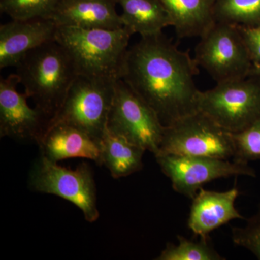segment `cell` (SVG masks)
<instances>
[{
  "mask_svg": "<svg viewBox=\"0 0 260 260\" xmlns=\"http://www.w3.org/2000/svg\"><path fill=\"white\" fill-rule=\"evenodd\" d=\"M107 128L155 155L158 153L165 126L155 111L127 84L119 79Z\"/></svg>",
  "mask_w": 260,
  "mask_h": 260,
  "instance_id": "obj_9",
  "label": "cell"
},
{
  "mask_svg": "<svg viewBox=\"0 0 260 260\" xmlns=\"http://www.w3.org/2000/svg\"><path fill=\"white\" fill-rule=\"evenodd\" d=\"M198 64L164 34L141 37L126 51L120 79L171 125L198 111Z\"/></svg>",
  "mask_w": 260,
  "mask_h": 260,
  "instance_id": "obj_1",
  "label": "cell"
},
{
  "mask_svg": "<svg viewBox=\"0 0 260 260\" xmlns=\"http://www.w3.org/2000/svg\"><path fill=\"white\" fill-rule=\"evenodd\" d=\"M117 80L77 77L49 126L68 124L102 140L107 129Z\"/></svg>",
  "mask_w": 260,
  "mask_h": 260,
  "instance_id": "obj_5",
  "label": "cell"
},
{
  "mask_svg": "<svg viewBox=\"0 0 260 260\" xmlns=\"http://www.w3.org/2000/svg\"><path fill=\"white\" fill-rule=\"evenodd\" d=\"M238 28L249 51L252 64H260V25L251 28Z\"/></svg>",
  "mask_w": 260,
  "mask_h": 260,
  "instance_id": "obj_24",
  "label": "cell"
},
{
  "mask_svg": "<svg viewBox=\"0 0 260 260\" xmlns=\"http://www.w3.org/2000/svg\"><path fill=\"white\" fill-rule=\"evenodd\" d=\"M15 68L25 93L51 120L78 77L66 51L51 41L29 51Z\"/></svg>",
  "mask_w": 260,
  "mask_h": 260,
  "instance_id": "obj_3",
  "label": "cell"
},
{
  "mask_svg": "<svg viewBox=\"0 0 260 260\" xmlns=\"http://www.w3.org/2000/svg\"><path fill=\"white\" fill-rule=\"evenodd\" d=\"M239 195L236 187L223 192L201 188L192 199L188 226L195 235L206 237L231 220L245 219L235 207Z\"/></svg>",
  "mask_w": 260,
  "mask_h": 260,
  "instance_id": "obj_15",
  "label": "cell"
},
{
  "mask_svg": "<svg viewBox=\"0 0 260 260\" xmlns=\"http://www.w3.org/2000/svg\"><path fill=\"white\" fill-rule=\"evenodd\" d=\"M159 153L233 160L232 133L219 126L204 113L197 111L165 126Z\"/></svg>",
  "mask_w": 260,
  "mask_h": 260,
  "instance_id": "obj_7",
  "label": "cell"
},
{
  "mask_svg": "<svg viewBox=\"0 0 260 260\" xmlns=\"http://www.w3.org/2000/svg\"><path fill=\"white\" fill-rule=\"evenodd\" d=\"M60 0H0V10L12 20L50 18Z\"/></svg>",
  "mask_w": 260,
  "mask_h": 260,
  "instance_id": "obj_21",
  "label": "cell"
},
{
  "mask_svg": "<svg viewBox=\"0 0 260 260\" xmlns=\"http://www.w3.org/2000/svg\"><path fill=\"white\" fill-rule=\"evenodd\" d=\"M213 18L216 23L241 28L260 25V0H215Z\"/></svg>",
  "mask_w": 260,
  "mask_h": 260,
  "instance_id": "obj_19",
  "label": "cell"
},
{
  "mask_svg": "<svg viewBox=\"0 0 260 260\" xmlns=\"http://www.w3.org/2000/svg\"><path fill=\"white\" fill-rule=\"evenodd\" d=\"M57 25L50 18L12 20L0 26V68L16 67L29 51L55 40Z\"/></svg>",
  "mask_w": 260,
  "mask_h": 260,
  "instance_id": "obj_12",
  "label": "cell"
},
{
  "mask_svg": "<svg viewBox=\"0 0 260 260\" xmlns=\"http://www.w3.org/2000/svg\"><path fill=\"white\" fill-rule=\"evenodd\" d=\"M162 172L177 192L193 199L203 186L220 178L244 175L255 177L247 164L210 157L159 153L155 155Z\"/></svg>",
  "mask_w": 260,
  "mask_h": 260,
  "instance_id": "obj_10",
  "label": "cell"
},
{
  "mask_svg": "<svg viewBox=\"0 0 260 260\" xmlns=\"http://www.w3.org/2000/svg\"><path fill=\"white\" fill-rule=\"evenodd\" d=\"M234 145L233 160L249 164L260 160V118L239 133H232Z\"/></svg>",
  "mask_w": 260,
  "mask_h": 260,
  "instance_id": "obj_22",
  "label": "cell"
},
{
  "mask_svg": "<svg viewBox=\"0 0 260 260\" xmlns=\"http://www.w3.org/2000/svg\"><path fill=\"white\" fill-rule=\"evenodd\" d=\"M200 38L195 61L217 83L249 76L252 61L238 27L215 22Z\"/></svg>",
  "mask_w": 260,
  "mask_h": 260,
  "instance_id": "obj_8",
  "label": "cell"
},
{
  "mask_svg": "<svg viewBox=\"0 0 260 260\" xmlns=\"http://www.w3.org/2000/svg\"><path fill=\"white\" fill-rule=\"evenodd\" d=\"M249 76L260 77V64L252 65L250 73H249Z\"/></svg>",
  "mask_w": 260,
  "mask_h": 260,
  "instance_id": "obj_25",
  "label": "cell"
},
{
  "mask_svg": "<svg viewBox=\"0 0 260 260\" xmlns=\"http://www.w3.org/2000/svg\"><path fill=\"white\" fill-rule=\"evenodd\" d=\"M18 84L15 73L0 80V136L38 144L51 119L40 109L28 105V95L18 91Z\"/></svg>",
  "mask_w": 260,
  "mask_h": 260,
  "instance_id": "obj_11",
  "label": "cell"
},
{
  "mask_svg": "<svg viewBox=\"0 0 260 260\" xmlns=\"http://www.w3.org/2000/svg\"><path fill=\"white\" fill-rule=\"evenodd\" d=\"M116 0H60L50 19L57 26L116 30L123 28Z\"/></svg>",
  "mask_w": 260,
  "mask_h": 260,
  "instance_id": "obj_14",
  "label": "cell"
},
{
  "mask_svg": "<svg viewBox=\"0 0 260 260\" xmlns=\"http://www.w3.org/2000/svg\"><path fill=\"white\" fill-rule=\"evenodd\" d=\"M172 21L177 37H200L215 23V0H160Z\"/></svg>",
  "mask_w": 260,
  "mask_h": 260,
  "instance_id": "obj_16",
  "label": "cell"
},
{
  "mask_svg": "<svg viewBox=\"0 0 260 260\" xmlns=\"http://www.w3.org/2000/svg\"><path fill=\"white\" fill-rule=\"evenodd\" d=\"M133 32L116 30L57 26L55 40L68 54L78 76L120 79L121 66Z\"/></svg>",
  "mask_w": 260,
  "mask_h": 260,
  "instance_id": "obj_2",
  "label": "cell"
},
{
  "mask_svg": "<svg viewBox=\"0 0 260 260\" xmlns=\"http://www.w3.org/2000/svg\"><path fill=\"white\" fill-rule=\"evenodd\" d=\"M260 77L217 83L199 91L197 107L231 133L245 129L260 118Z\"/></svg>",
  "mask_w": 260,
  "mask_h": 260,
  "instance_id": "obj_4",
  "label": "cell"
},
{
  "mask_svg": "<svg viewBox=\"0 0 260 260\" xmlns=\"http://www.w3.org/2000/svg\"><path fill=\"white\" fill-rule=\"evenodd\" d=\"M120 5L123 25L141 37L162 34L172 26V19L160 0H116Z\"/></svg>",
  "mask_w": 260,
  "mask_h": 260,
  "instance_id": "obj_17",
  "label": "cell"
},
{
  "mask_svg": "<svg viewBox=\"0 0 260 260\" xmlns=\"http://www.w3.org/2000/svg\"><path fill=\"white\" fill-rule=\"evenodd\" d=\"M37 145L40 155L51 161L83 158L102 166V140L75 126L51 124Z\"/></svg>",
  "mask_w": 260,
  "mask_h": 260,
  "instance_id": "obj_13",
  "label": "cell"
},
{
  "mask_svg": "<svg viewBox=\"0 0 260 260\" xmlns=\"http://www.w3.org/2000/svg\"><path fill=\"white\" fill-rule=\"evenodd\" d=\"M246 220L245 226L232 227L233 242L246 248L260 259V204L257 213Z\"/></svg>",
  "mask_w": 260,
  "mask_h": 260,
  "instance_id": "obj_23",
  "label": "cell"
},
{
  "mask_svg": "<svg viewBox=\"0 0 260 260\" xmlns=\"http://www.w3.org/2000/svg\"><path fill=\"white\" fill-rule=\"evenodd\" d=\"M201 240L193 242L182 236H177L179 244L169 243L165 249L155 259L158 260H223L212 246L209 236L200 237Z\"/></svg>",
  "mask_w": 260,
  "mask_h": 260,
  "instance_id": "obj_20",
  "label": "cell"
},
{
  "mask_svg": "<svg viewBox=\"0 0 260 260\" xmlns=\"http://www.w3.org/2000/svg\"><path fill=\"white\" fill-rule=\"evenodd\" d=\"M145 151L107 128L102 139V166L109 169L114 179L128 177L143 169Z\"/></svg>",
  "mask_w": 260,
  "mask_h": 260,
  "instance_id": "obj_18",
  "label": "cell"
},
{
  "mask_svg": "<svg viewBox=\"0 0 260 260\" xmlns=\"http://www.w3.org/2000/svg\"><path fill=\"white\" fill-rule=\"evenodd\" d=\"M28 186L32 191L56 195L73 203L89 223L99 218L96 186L91 169L85 162L70 169L40 155L30 169Z\"/></svg>",
  "mask_w": 260,
  "mask_h": 260,
  "instance_id": "obj_6",
  "label": "cell"
}]
</instances>
